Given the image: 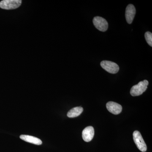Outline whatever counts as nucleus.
I'll use <instances>...</instances> for the list:
<instances>
[{
	"mask_svg": "<svg viewBox=\"0 0 152 152\" xmlns=\"http://www.w3.org/2000/svg\"><path fill=\"white\" fill-rule=\"evenodd\" d=\"M148 81L144 80L140 82L137 85L133 86L130 91L131 95L133 96H136L142 95L148 88Z\"/></svg>",
	"mask_w": 152,
	"mask_h": 152,
	"instance_id": "nucleus-1",
	"label": "nucleus"
},
{
	"mask_svg": "<svg viewBox=\"0 0 152 152\" xmlns=\"http://www.w3.org/2000/svg\"><path fill=\"white\" fill-rule=\"evenodd\" d=\"M133 140L136 146L141 151H146L147 147L144 141L141 133L138 131H135L133 134Z\"/></svg>",
	"mask_w": 152,
	"mask_h": 152,
	"instance_id": "nucleus-2",
	"label": "nucleus"
},
{
	"mask_svg": "<svg viewBox=\"0 0 152 152\" xmlns=\"http://www.w3.org/2000/svg\"><path fill=\"white\" fill-rule=\"evenodd\" d=\"M21 4L20 0H4L0 2V8L4 10H14L20 7Z\"/></svg>",
	"mask_w": 152,
	"mask_h": 152,
	"instance_id": "nucleus-3",
	"label": "nucleus"
},
{
	"mask_svg": "<svg viewBox=\"0 0 152 152\" xmlns=\"http://www.w3.org/2000/svg\"><path fill=\"white\" fill-rule=\"evenodd\" d=\"M101 66L103 69L110 73L116 74L119 70L118 65L110 61H102L101 62Z\"/></svg>",
	"mask_w": 152,
	"mask_h": 152,
	"instance_id": "nucleus-4",
	"label": "nucleus"
},
{
	"mask_svg": "<svg viewBox=\"0 0 152 152\" xmlns=\"http://www.w3.org/2000/svg\"><path fill=\"white\" fill-rule=\"evenodd\" d=\"M93 23L97 29L102 32H105L107 30L108 24L105 19L101 17L96 16L93 19Z\"/></svg>",
	"mask_w": 152,
	"mask_h": 152,
	"instance_id": "nucleus-5",
	"label": "nucleus"
},
{
	"mask_svg": "<svg viewBox=\"0 0 152 152\" xmlns=\"http://www.w3.org/2000/svg\"><path fill=\"white\" fill-rule=\"evenodd\" d=\"M106 107L110 113L114 115H118L122 110L121 105L113 102H108L106 104Z\"/></svg>",
	"mask_w": 152,
	"mask_h": 152,
	"instance_id": "nucleus-6",
	"label": "nucleus"
},
{
	"mask_svg": "<svg viewBox=\"0 0 152 152\" xmlns=\"http://www.w3.org/2000/svg\"><path fill=\"white\" fill-rule=\"evenodd\" d=\"M136 9L132 4H129L126 10V18L127 22L129 24L132 23L136 14Z\"/></svg>",
	"mask_w": 152,
	"mask_h": 152,
	"instance_id": "nucleus-7",
	"label": "nucleus"
},
{
	"mask_svg": "<svg viewBox=\"0 0 152 152\" xmlns=\"http://www.w3.org/2000/svg\"><path fill=\"white\" fill-rule=\"evenodd\" d=\"M94 135V129L92 126H88L85 128L82 132V137L86 142L91 141Z\"/></svg>",
	"mask_w": 152,
	"mask_h": 152,
	"instance_id": "nucleus-8",
	"label": "nucleus"
},
{
	"mask_svg": "<svg viewBox=\"0 0 152 152\" xmlns=\"http://www.w3.org/2000/svg\"><path fill=\"white\" fill-rule=\"evenodd\" d=\"M20 138L25 141L30 143L34 144V145H41L42 143V142L40 139L32 136L21 135L20 136Z\"/></svg>",
	"mask_w": 152,
	"mask_h": 152,
	"instance_id": "nucleus-9",
	"label": "nucleus"
},
{
	"mask_svg": "<svg viewBox=\"0 0 152 152\" xmlns=\"http://www.w3.org/2000/svg\"><path fill=\"white\" fill-rule=\"evenodd\" d=\"M83 111V109L82 107H77L70 110L67 114V115L70 118H75L79 116Z\"/></svg>",
	"mask_w": 152,
	"mask_h": 152,
	"instance_id": "nucleus-10",
	"label": "nucleus"
},
{
	"mask_svg": "<svg viewBox=\"0 0 152 152\" xmlns=\"http://www.w3.org/2000/svg\"><path fill=\"white\" fill-rule=\"evenodd\" d=\"M145 38L148 44L152 47V34L150 32H146L145 34Z\"/></svg>",
	"mask_w": 152,
	"mask_h": 152,
	"instance_id": "nucleus-11",
	"label": "nucleus"
}]
</instances>
